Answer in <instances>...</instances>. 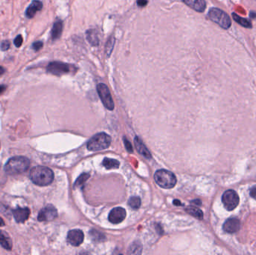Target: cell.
Wrapping results in <instances>:
<instances>
[{"mask_svg": "<svg viewBox=\"0 0 256 255\" xmlns=\"http://www.w3.org/2000/svg\"><path fill=\"white\" fill-rule=\"evenodd\" d=\"M0 147H1V143H0Z\"/></svg>", "mask_w": 256, "mask_h": 255, "instance_id": "39", "label": "cell"}, {"mask_svg": "<svg viewBox=\"0 0 256 255\" xmlns=\"http://www.w3.org/2000/svg\"><path fill=\"white\" fill-rule=\"evenodd\" d=\"M128 204L130 207L133 209H138L140 207L141 205V200L139 197H131L129 199Z\"/></svg>", "mask_w": 256, "mask_h": 255, "instance_id": "24", "label": "cell"}, {"mask_svg": "<svg viewBox=\"0 0 256 255\" xmlns=\"http://www.w3.org/2000/svg\"><path fill=\"white\" fill-rule=\"evenodd\" d=\"M232 17H233V19L235 21L236 23H239L241 26H242L245 28H252V23L249 19H245L241 16H239L238 14L235 13H232Z\"/></svg>", "mask_w": 256, "mask_h": 255, "instance_id": "20", "label": "cell"}, {"mask_svg": "<svg viewBox=\"0 0 256 255\" xmlns=\"http://www.w3.org/2000/svg\"><path fill=\"white\" fill-rule=\"evenodd\" d=\"M142 252V246L137 243H134L130 249V254H141Z\"/></svg>", "mask_w": 256, "mask_h": 255, "instance_id": "26", "label": "cell"}, {"mask_svg": "<svg viewBox=\"0 0 256 255\" xmlns=\"http://www.w3.org/2000/svg\"><path fill=\"white\" fill-rule=\"evenodd\" d=\"M23 41V39L22 36H21V35L17 36V37H16V38L14 39V45H15L17 47H20V46H21V45H22Z\"/></svg>", "mask_w": 256, "mask_h": 255, "instance_id": "29", "label": "cell"}, {"mask_svg": "<svg viewBox=\"0 0 256 255\" xmlns=\"http://www.w3.org/2000/svg\"><path fill=\"white\" fill-rule=\"evenodd\" d=\"M115 42V38L114 37H112V36L110 37V38H109V40L107 41L105 47V53L106 55H107V57L110 56L111 53H112V50H113Z\"/></svg>", "mask_w": 256, "mask_h": 255, "instance_id": "23", "label": "cell"}, {"mask_svg": "<svg viewBox=\"0 0 256 255\" xmlns=\"http://www.w3.org/2000/svg\"><path fill=\"white\" fill-rule=\"evenodd\" d=\"M87 40L90 43L91 45L96 46L99 44V37H98V32L94 29H89L86 32Z\"/></svg>", "mask_w": 256, "mask_h": 255, "instance_id": "19", "label": "cell"}, {"mask_svg": "<svg viewBox=\"0 0 256 255\" xmlns=\"http://www.w3.org/2000/svg\"><path fill=\"white\" fill-rule=\"evenodd\" d=\"M97 91L104 106L109 110H113L115 106L114 102L108 87L105 84L100 83L97 86Z\"/></svg>", "mask_w": 256, "mask_h": 255, "instance_id": "6", "label": "cell"}, {"mask_svg": "<svg viewBox=\"0 0 256 255\" xmlns=\"http://www.w3.org/2000/svg\"><path fill=\"white\" fill-rule=\"evenodd\" d=\"M134 144H135V146L137 151L139 152V153L142 154L143 157L147 158V159H151V153L149 152V150L146 148L145 145L142 142V139H141L140 138H139L138 136H136L135 139H134Z\"/></svg>", "mask_w": 256, "mask_h": 255, "instance_id": "15", "label": "cell"}, {"mask_svg": "<svg viewBox=\"0 0 256 255\" xmlns=\"http://www.w3.org/2000/svg\"><path fill=\"white\" fill-rule=\"evenodd\" d=\"M43 4L42 2L38 0H34L31 3V5L28 7L26 11V16L28 18H32L35 15L37 11H41L42 9Z\"/></svg>", "mask_w": 256, "mask_h": 255, "instance_id": "16", "label": "cell"}, {"mask_svg": "<svg viewBox=\"0 0 256 255\" xmlns=\"http://www.w3.org/2000/svg\"><path fill=\"white\" fill-rule=\"evenodd\" d=\"M124 145H125V147H126L127 150H128L129 153L133 152V146H132V145L130 144V141H129V140L126 139V137H124Z\"/></svg>", "mask_w": 256, "mask_h": 255, "instance_id": "27", "label": "cell"}, {"mask_svg": "<svg viewBox=\"0 0 256 255\" xmlns=\"http://www.w3.org/2000/svg\"><path fill=\"white\" fill-rule=\"evenodd\" d=\"M5 89H6V86L0 85V94H1L2 93Z\"/></svg>", "mask_w": 256, "mask_h": 255, "instance_id": "34", "label": "cell"}, {"mask_svg": "<svg viewBox=\"0 0 256 255\" xmlns=\"http://www.w3.org/2000/svg\"><path fill=\"white\" fill-rule=\"evenodd\" d=\"M250 17H256V14H254V12H252L251 14H250Z\"/></svg>", "mask_w": 256, "mask_h": 255, "instance_id": "38", "label": "cell"}, {"mask_svg": "<svg viewBox=\"0 0 256 255\" xmlns=\"http://www.w3.org/2000/svg\"><path fill=\"white\" fill-rule=\"evenodd\" d=\"M0 245L8 251L12 249V241L8 233L0 230Z\"/></svg>", "mask_w": 256, "mask_h": 255, "instance_id": "17", "label": "cell"}, {"mask_svg": "<svg viewBox=\"0 0 256 255\" xmlns=\"http://www.w3.org/2000/svg\"><path fill=\"white\" fill-rule=\"evenodd\" d=\"M186 211L189 213V215L196 217L198 219H202L203 218V213L200 209L196 207V206H189L186 209Z\"/></svg>", "mask_w": 256, "mask_h": 255, "instance_id": "22", "label": "cell"}, {"mask_svg": "<svg viewBox=\"0 0 256 255\" xmlns=\"http://www.w3.org/2000/svg\"><path fill=\"white\" fill-rule=\"evenodd\" d=\"M71 65L66 63L61 62H52L50 63L46 67V71L50 73L55 75V76H61L62 74L68 73L71 70Z\"/></svg>", "mask_w": 256, "mask_h": 255, "instance_id": "8", "label": "cell"}, {"mask_svg": "<svg viewBox=\"0 0 256 255\" xmlns=\"http://www.w3.org/2000/svg\"><path fill=\"white\" fill-rule=\"evenodd\" d=\"M58 215L56 209L53 205L46 206L39 212L37 215V220L39 222H49L55 219Z\"/></svg>", "mask_w": 256, "mask_h": 255, "instance_id": "9", "label": "cell"}, {"mask_svg": "<svg viewBox=\"0 0 256 255\" xmlns=\"http://www.w3.org/2000/svg\"><path fill=\"white\" fill-rule=\"evenodd\" d=\"M30 179L35 185L45 186L52 184L54 179V174L47 167L35 166L30 171Z\"/></svg>", "mask_w": 256, "mask_h": 255, "instance_id": "1", "label": "cell"}, {"mask_svg": "<svg viewBox=\"0 0 256 255\" xmlns=\"http://www.w3.org/2000/svg\"><path fill=\"white\" fill-rule=\"evenodd\" d=\"M174 204L175 205H181V204H180V202H179V201L178 200H175L174 201Z\"/></svg>", "mask_w": 256, "mask_h": 255, "instance_id": "37", "label": "cell"}, {"mask_svg": "<svg viewBox=\"0 0 256 255\" xmlns=\"http://www.w3.org/2000/svg\"><path fill=\"white\" fill-rule=\"evenodd\" d=\"M14 218L17 223H23L28 218L30 214L29 209L27 207L17 208L12 210Z\"/></svg>", "mask_w": 256, "mask_h": 255, "instance_id": "13", "label": "cell"}, {"mask_svg": "<svg viewBox=\"0 0 256 255\" xmlns=\"http://www.w3.org/2000/svg\"><path fill=\"white\" fill-rule=\"evenodd\" d=\"M43 46H44V44H43L42 41H36V42L33 43L32 47L35 51H38L43 47Z\"/></svg>", "mask_w": 256, "mask_h": 255, "instance_id": "28", "label": "cell"}, {"mask_svg": "<svg viewBox=\"0 0 256 255\" xmlns=\"http://www.w3.org/2000/svg\"><path fill=\"white\" fill-rule=\"evenodd\" d=\"M126 218V210L122 207L112 209L109 215V220L112 224H119Z\"/></svg>", "mask_w": 256, "mask_h": 255, "instance_id": "11", "label": "cell"}, {"mask_svg": "<svg viewBox=\"0 0 256 255\" xmlns=\"http://www.w3.org/2000/svg\"><path fill=\"white\" fill-rule=\"evenodd\" d=\"M10 46H11V44L8 41H2L1 44V50H2V51H6V50H8V49H9Z\"/></svg>", "mask_w": 256, "mask_h": 255, "instance_id": "30", "label": "cell"}, {"mask_svg": "<svg viewBox=\"0 0 256 255\" xmlns=\"http://www.w3.org/2000/svg\"><path fill=\"white\" fill-rule=\"evenodd\" d=\"M148 4V0H137V5L139 7H144Z\"/></svg>", "mask_w": 256, "mask_h": 255, "instance_id": "32", "label": "cell"}, {"mask_svg": "<svg viewBox=\"0 0 256 255\" xmlns=\"http://www.w3.org/2000/svg\"><path fill=\"white\" fill-rule=\"evenodd\" d=\"M4 225H5L4 221H3L2 218L0 217V227H2V226H4Z\"/></svg>", "mask_w": 256, "mask_h": 255, "instance_id": "36", "label": "cell"}, {"mask_svg": "<svg viewBox=\"0 0 256 255\" xmlns=\"http://www.w3.org/2000/svg\"><path fill=\"white\" fill-rule=\"evenodd\" d=\"M111 137L105 132H99L94 135L89 141L87 148L91 151H98L106 149L111 144Z\"/></svg>", "mask_w": 256, "mask_h": 255, "instance_id": "3", "label": "cell"}, {"mask_svg": "<svg viewBox=\"0 0 256 255\" xmlns=\"http://www.w3.org/2000/svg\"><path fill=\"white\" fill-rule=\"evenodd\" d=\"M62 28H63V24L61 20H57L53 24V28L51 32V37L53 41L57 40L61 37L62 33Z\"/></svg>", "mask_w": 256, "mask_h": 255, "instance_id": "18", "label": "cell"}, {"mask_svg": "<svg viewBox=\"0 0 256 255\" xmlns=\"http://www.w3.org/2000/svg\"><path fill=\"white\" fill-rule=\"evenodd\" d=\"M241 228V222L237 218H230L225 222L223 230L228 233L237 232Z\"/></svg>", "mask_w": 256, "mask_h": 255, "instance_id": "12", "label": "cell"}, {"mask_svg": "<svg viewBox=\"0 0 256 255\" xmlns=\"http://www.w3.org/2000/svg\"><path fill=\"white\" fill-rule=\"evenodd\" d=\"M192 204H197V205L199 206V205H201V204H202V202H201V201H199V200H195V201H193Z\"/></svg>", "mask_w": 256, "mask_h": 255, "instance_id": "33", "label": "cell"}, {"mask_svg": "<svg viewBox=\"0 0 256 255\" xmlns=\"http://www.w3.org/2000/svg\"><path fill=\"white\" fill-rule=\"evenodd\" d=\"M89 177H90V175H89V174H82V175L78 177L77 179H76V182H75V186H81V185L83 184L89 178Z\"/></svg>", "mask_w": 256, "mask_h": 255, "instance_id": "25", "label": "cell"}, {"mask_svg": "<svg viewBox=\"0 0 256 255\" xmlns=\"http://www.w3.org/2000/svg\"><path fill=\"white\" fill-rule=\"evenodd\" d=\"M103 165L106 169H112V168H118L120 166V162L116 159L105 158L103 161Z\"/></svg>", "mask_w": 256, "mask_h": 255, "instance_id": "21", "label": "cell"}, {"mask_svg": "<svg viewBox=\"0 0 256 255\" xmlns=\"http://www.w3.org/2000/svg\"><path fill=\"white\" fill-rule=\"evenodd\" d=\"M223 205L229 211L233 210L238 206L240 201L239 196L235 191L232 189L227 190L222 197Z\"/></svg>", "mask_w": 256, "mask_h": 255, "instance_id": "7", "label": "cell"}, {"mask_svg": "<svg viewBox=\"0 0 256 255\" xmlns=\"http://www.w3.org/2000/svg\"><path fill=\"white\" fill-rule=\"evenodd\" d=\"M208 17L213 22L216 23L224 29H228L232 26V20L229 16L223 10L212 8L209 10Z\"/></svg>", "mask_w": 256, "mask_h": 255, "instance_id": "5", "label": "cell"}, {"mask_svg": "<svg viewBox=\"0 0 256 255\" xmlns=\"http://www.w3.org/2000/svg\"><path fill=\"white\" fill-rule=\"evenodd\" d=\"M181 1L193 10L200 12V13L205 11L206 8V2L205 0H181Z\"/></svg>", "mask_w": 256, "mask_h": 255, "instance_id": "14", "label": "cell"}, {"mask_svg": "<svg viewBox=\"0 0 256 255\" xmlns=\"http://www.w3.org/2000/svg\"><path fill=\"white\" fill-rule=\"evenodd\" d=\"M67 242L73 246H79L84 240V233L80 230H71L67 233Z\"/></svg>", "mask_w": 256, "mask_h": 255, "instance_id": "10", "label": "cell"}, {"mask_svg": "<svg viewBox=\"0 0 256 255\" xmlns=\"http://www.w3.org/2000/svg\"><path fill=\"white\" fill-rule=\"evenodd\" d=\"M29 160L27 157L17 156L14 157L6 162L5 171L10 175H17L26 171L29 167Z\"/></svg>", "mask_w": 256, "mask_h": 255, "instance_id": "2", "label": "cell"}, {"mask_svg": "<svg viewBox=\"0 0 256 255\" xmlns=\"http://www.w3.org/2000/svg\"><path fill=\"white\" fill-rule=\"evenodd\" d=\"M5 68L3 67H2V66H0V76H1V75H2L3 73H5Z\"/></svg>", "mask_w": 256, "mask_h": 255, "instance_id": "35", "label": "cell"}, {"mask_svg": "<svg viewBox=\"0 0 256 255\" xmlns=\"http://www.w3.org/2000/svg\"><path fill=\"white\" fill-rule=\"evenodd\" d=\"M154 180L157 185L164 188H171L176 185V177L168 170H158L154 174Z\"/></svg>", "mask_w": 256, "mask_h": 255, "instance_id": "4", "label": "cell"}, {"mask_svg": "<svg viewBox=\"0 0 256 255\" xmlns=\"http://www.w3.org/2000/svg\"><path fill=\"white\" fill-rule=\"evenodd\" d=\"M250 196L256 200V185L252 186L251 189H250Z\"/></svg>", "mask_w": 256, "mask_h": 255, "instance_id": "31", "label": "cell"}]
</instances>
